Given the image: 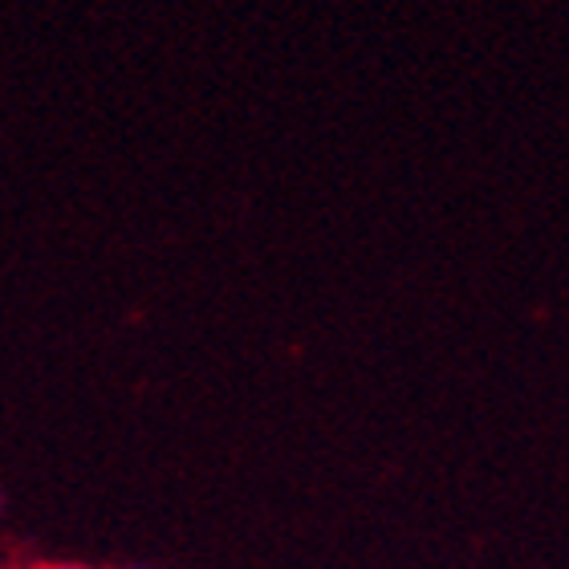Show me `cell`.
Returning a JSON list of instances; mask_svg holds the SVG:
<instances>
[{
	"label": "cell",
	"mask_w": 569,
	"mask_h": 569,
	"mask_svg": "<svg viewBox=\"0 0 569 569\" xmlns=\"http://www.w3.org/2000/svg\"><path fill=\"white\" fill-rule=\"evenodd\" d=\"M49 569H78V566H49Z\"/></svg>",
	"instance_id": "cell-1"
}]
</instances>
